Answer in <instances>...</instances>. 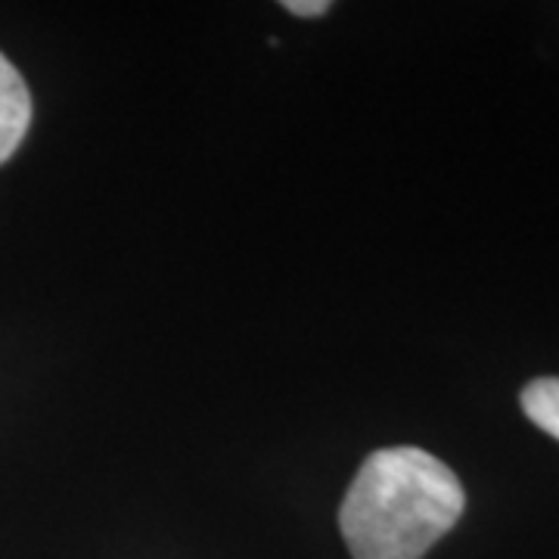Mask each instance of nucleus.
Listing matches in <instances>:
<instances>
[{
    "instance_id": "1",
    "label": "nucleus",
    "mask_w": 559,
    "mask_h": 559,
    "mask_svg": "<svg viewBox=\"0 0 559 559\" xmlns=\"http://www.w3.org/2000/svg\"><path fill=\"white\" fill-rule=\"evenodd\" d=\"M463 485L423 448H382L364 460L342 500L340 528L355 559H423L463 516Z\"/></svg>"
},
{
    "instance_id": "2",
    "label": "nucleus",
    "mask_w": 559,
    "mask_h": 559,
    "mask_svg": "<svg viewBox=\"0 0 559 559\" xmlns=\"http://www.w3.org/2000/svg\"><path fill=\"white\" fill-rule=\"evenodd\" d=\"M32 124V94L20 69L0 53V165L20 150Z\"/></svg>"
},
{
    "instance_id": "3",
    "label": "nucleus",
    "mask_w": 559,
    "mask_h": 559,
    "mask_svg": "<svg viewBox=\"0 0 559 559\" xmlns=\"http://www.w3.org/2000/svg\"><path fill=\"white\" fill-rule=\"evenodd\" d=\"M520 401L525 417L559 441V377L532 380L522 389Z\"/></svg>"
},
{
    "instance_id": "4",
    "label": "nucleus",
    "mask_w": 559,
    "mask_h": 559,
    "mask_svg": "<svg viewBox=\"0 0 559 559\" xmlns=\"http://www.w3.org/2000/svg\"><path fill=\"white\" fill-rule=\"evenodd\" d=\"M283 10L293 16H323L326 10H333L330 0H283Z\"/></svg>"
}]
</instances>
